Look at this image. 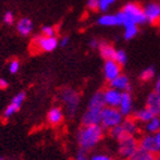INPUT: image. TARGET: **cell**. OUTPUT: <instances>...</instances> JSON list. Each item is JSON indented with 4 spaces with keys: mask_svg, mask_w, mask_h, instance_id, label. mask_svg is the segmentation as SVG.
Returning a JSON list of instances; mask_svg holds the SVG:
<instances>
[{
    "mask_svg": "<svg viewBox=\"0 0 160 160\" xmlns=\"http://www.w3.org/2000/svg\"><path fill=\"white\" fill-rule=\"evenodd\" d=\"M153 135H154L156 143H157V145H158V149H159V151H160V130L159 132H157L156 134H153Z\"/></svg>",
    "mask_w": 160,
    "mask_h": 160,
    "instance_id": "cell-38",
    "label": "cell"
},
{
    "mask_svg": "<svg viewBox=\"0 0 160 160\" xmlns=\"http://www.w3.org/2000/svg\"><path fill=\"white\" fill-rule=\"evenodd\" d=\"M123 121V116L118 108L105 107L101 114V126L104 129H112Z\"/></svg>",
    "mask_w": 160,
    "mask_h": 160,
    "instance_id": "cell-3",
    "label": "cell"
},
{
    "mask_svg": "<svg viewBox=\"0 0 160 160\" xmlns=\"http://www.w3.org/2000/svg\"><path fill=\"white\" fill-rule=\"evenodd\" d=\"M3 22L7 24V25H10V24L14 23V15L12 12H7L3 16Z\"/></svg>",
    "mask_w": 160,
    "mask_h": 160,
    "instance_id": "cell-34",
    "label": "cell"
},
{
    "mask_svg": "<svg viewBox=\"0 0 160 160\" xmlns=\"http://www.w3.org/2000/svg\"><path fill=\"white\" fill-rule=\"evenodd\" d=\"M156 90L154 92H157L158 94H160V74H159V77H158V80H157V82H156Z\"/></svg>",
    "mask_w": 160,
    "mask_h": 160,
    "instance_id": "cell-41",
    "label": "cell"
},
{
    "mask_svg": "<svg viewBox=\"0 0 160 160\" xmlns=\"http://www.w3.org/2000/svg\"><path fill=\"white\" fill-rule=\"evenodd\" d=\"M87 6L92 10H97L100 8V0H88Z\"/></svg>",
    "mask_w": 160,
    "mask_h": 160,
    "instance_id": "cell-33",
    "label": "cell"
},
{
    "mask_svg": "<svg viewBox=\"0 0 160 160\" xmlns=\"http://www.w3.org/2000/svg\"><path fill=\"white\" fill-rule=\"evenodd\" d=\"M114 1L116 0H100V8H98V10H101V12H107L109 9V7L112 3H114Z\"/></svg>",
    "mask_w": 160,
    "mask_h": 160,
    "instance_id": "cell-31",
    "label": "cell"
},
{
    "mask_svg": "<svg viewBox=\"0 0 160 160\" xmlns=\"http://www.w3.org/2000/svg\"><path fill=\"white\" fill-rule=\"evenodd\" d=\"M160 130V117L154 116L151 120L145 123V132L148 134H156Z\"/></svg>",
    "mask_w": 160,
    "mask_h": 160,
    "instance_id": "cell-23",
    "label": "cell"
},
{
    "mask_svg": "<svg viewBox=\"0 0 160 160\" xmlns=\"http://www.w3.org/2000/svg\"><path fill=\"white\" fill-rule=\"evenodd\" d=\"M138 147L153 154H157L158 152H160L157 143H156V140H154L153 134H147V135L141 137V140L138 141Z\"/></svg>",
    "mask_w": 160,
    "mask_h": 160,
    "instance_id": "cell-11",
    "label": "cell"
},
{
    "mask_svg": "<svg viewBox=\"0 0 160 160\" xmlns=\"http://www.w3.org/2000/svg\"><path fill=\"white\" fill-rule=\"evenodd\" d=\"M129 160H156V154L138 148L136 152L129 158Z\"/></svg>",
    "mask_w": 160,
    "mask_h": 160,
    "instance_id": "cell-22",
    "label": "cell"
},
{
    "mask_svg": "<svg viewBox=\"0 0 160 160\" xmlns=\"http://www.w3.org/2000/svg\"><path fill=\"white\" fill-rule=\"evenodd\" d=\"M122 14H123V27L130 25V24H144L147 23V17L144 14L143 8H141L140 5H137L135 2H129L125 5L122 8Z\"/></svg>",
    "mask_w": 160,
    "mask_h": 160,
    "instance_id": "cell-2",
    "label": "cell"
},
{
    "mask_svg": "<svg viewBox=\"0 0 160 160\" xmlns=\"http://www.w3.org/2000/svg\"><path fill=\"white\" fill-rule=\"evenodd\" d=\"M104 135V128L101 125L83 126L80 128L77 135L78 144L82 151H88L96 147Z\"/></svg>",
    "mask_w": 160,
    "mask_h": 160,
    "instance_id": "cell-1",
    "label": "cell"
},
{
    "mask_svg": "<svg viewBox=\"0 0 160 160\" xmlns=\"http://www.w3.org/2000/svg\"><path fill=\"white\" fill-rule=\"evenodd\" d=\"M97 23L102 27H114V25H119V20H118L117 14H105L97 20Z\"/></svg>",
    "mask_w": 160,
    "mask_h": 160,
    "instance_id": "cell-18",
    "label": "cell"
},
{
    "mask_svg": "<svg viewBox=\"0 0 160 160\" xmlns=\"http://www.w3.org/2000/svg\"><path fill=\"white\" fill-rule=\"evenodd\" d=\"M32 45L37 52H53L58 46V40L56 37H45L39 36L33 39Z\"/></svg>",
    "mask_w": 160,
    "mask_h": 160,
    "instance_id": "cell-6",
    "label": "cell"
},
{
    "mask_svg": "<svg viewBox=\"0 0 160 160\" xmlns=\"http://www.w3.org/2000/svg\"><path fill=\"white\" fill-rule=\"evenodd\" d=\"M147 108L154 114L160 117V94L152 92L147 98Z\"/></svg>",
    "mask_w": 160,
    "mask_h": 160,
    "instance_id": "cell-13",
    "label": "cell"
},
{
    "mask_svg": "<svg viewBox=\"0 0 160 160\" xmlns=\"http://www.w3.org/2000/svg\"><path fill=\"white\" fill-rule=\"evenodd\" d=\"M20 69V62L17 60H13L9 63V72L10 73H16L17 71Z\"/></svg>",
    "mask_w": 160,
    "mask_h": 160,
    "instance_id": "cell-32",
    "label": "cell"
},
{
    "mask_svg": "<svg viewBox=\"0 0 160 160\" xmlns=\"http://www.w3.org/2000/svg\"><path fill=\"white\" fill-rule=\"evenodd\" d=\"M110 87L114 88V89L120 90V92H129L130 90V83L128 77L120 74L119 77H117L116 79H113L112 81H110Z\"/></svg>",
    "mask_w": 160,
    "mask_h": 160,
    "instance_id": "cell-14",
    "label": "cell"
},
{
    "mask_svg": "<svg viewBox=\"0 0 160 160\" xmlns=\"http://www.w3.org/2000/svg\"><path fill=\"white\" fill-rule=\"evenodd\" d=\"M61 100L65 105L67 113L70 117H73L74 114L77 113L78 107H79V94L72 88H64L61 90Z\"/></svg>",
    "mask_w": 160,
    "mask_h": 160,
    "instance_id": "cell-4",
    "label": "cell"
},
{
    "mask_svg": "<svg viewBox=\"0 0 160 160\" xmlns=\"http://www.w3.org/2000/svg\"><path fill=\"white\" fill-rule=\"evenodd\" d=\"M18 110H20V108H17L15 104L10 103L9 105L6 108V110L3 111V117H5V118H10L14 113H16Z\"/></svg>",
    "mask_w": 160,
    "mask_h": 160,
    "instance_id": "cell-28",
    "label": "cell"
},
{
    "mask_svg": "<svg viewBox=\"0 0 160 160\" xmlns=\"http://www.w3.org/2000/svg\"><path fill=\"white\" fill-rule=\"evenodd\" d=\"M102 110L100 108H87L85 113L82 114L81 122L83 126H92V125H101V114Z\"/></svg>",
    "mask_w": 160,
    "mask_h": 160,
    "instance_id": "cell-7",
    "label": "cell"
},
{
    "mask_svg": "<svg viewBox=\"0 0 160 160\" xmlns=\"http://www.w3.org/2000/svg\"><path fill=\"white\" fill-rule=\"evenodd\" d=\"M32 29H33V24L29 18H21L17 23V31L22 36H29L32 32Z\"/></svg>",
    "mask_w": 160,
    "mask_h": 160,
    "instance_id": "cell-19",
    "label": "cell"
},
{
    "mask_svg": "<svg viewBox=\"0 0 160 160\" xmlns=\"http://www.w3.org/2000/svg\"><path fill=\"white\" fill-rule=\"evenodd\" d=\"M114 61L120 65H125L127 62V54L123 52L122 49H119L116 52V56H114Z\"/></svg>",
    "mask_w": 160,
    "mask_h": 160,
    "instance_id": "cell-27",
    "label": "cell"
},
{
    "mask_svg": "<svg viewBox=\"0 0 160 160\" xmlns=\"http://www.w3.org/2000/svg\"><path fill=\"white\" fill-rule=\"evenodd\" d=\"M8 87V82H7V80L5 79H0V89H5V88H7Z\"/></svg>",
    "mask_w": 160,
    "mask_h": 160,
    "instance_id": "cell-39",
    "label": "cell"
},
{
    "mask_svg": "<svg viewBox=\"0 0 160 160\" xmlns=\"http://www.w3.org/2000/svg\"><path fill=\"white\" fill-rule=\"evenodd\" d=\"M156 160H160V156H158V157H156Z\"/></svg>",
    "mask_w": 160,
    "mask_h": 160,
    "instance_id": "cell-42",
    "label": "cell"
},
{
    "mask_svg": "<svg viewBox=\"0 0 160 160\" xmlns=\"http://www.w3.org/2000/svg\"><path fill=\"white\" fill-rule=\"evenodd\" d=\"M119 142V154L123 159H128L133 156L138 149V141L136 140L135 136H130V135H126L125 137H122Z\"/></svg>",
    "mask_w": 160,
    "mask_h": 160,
    "instance_id": "cell-5",
    "label": "cell"
},
{
    "mask_svg": "<svg viewBox=\"0 0 160 160\" xmlns=\"http://www.w3.org/2000/svg\"><path fill=\"white\" fill-rule=\"evenodd\" d=\"M123 129H125V133L127 135H130V136H136L138 132H140V128H138V125H137V121L135 119H132V118H127L126 120H123L122 122Z\"/></svg>",
    "mask_w": 160,
    "mask_h": 160,
    "instance_id": "cell-16",
    "label": "cell"
},
{
    "mask_svg": "<svg viewBox=\"0 0 160 160\" xmlns=\"http://www.w3.org/2000/svg\"><path fill=\"white\" fill-rule=\"evenodd\" d=\"M121 72V65L118 64L114 60H107L104 63V77L110 82L117 77H119Z\"/></svg>",
    "mask_w": 160,
    "mask_h": 160,
    "instance_id": "cell-10",
    "label": "cell"
},
{
    "mask_svg": "<svg viewBox=\"0 0 160 160\" xmlns=\"http://www.w3.org/2000/svg\"><path fill=\"white\" fill-rule=\"evenodd\" d=\"M104 94V102H105V107L110 108H119L120 102H121V97H122V92L117 90L110 87L103 92Z\"/></svg>",
    "mask_w": 160,
    "mask_h": 160,
    "instance_id": "cell-8",
    "label": "cell"
},
{
    "mask_svg": "<svg viewBox=\"0 0 160 160\" xmlns=\"http://www.w3.org/2000/svg\"><path fill=\"white\" fill-rule=\"evenodd\" d=\"M88 107L89 108H100L104 109L105 108V102H104V94L103 92H97L90 97L89 102H88Z\"/></svg>",
    "mask_w": 160,
    "mask_h": 160,
    "instance_id": "cell-20",
    "label": "cell"
},
{
    "mask_svg": "<svg viewBox=\"0 0 160 160\" xmlns=\"http://www.w3.org/2000/svg\"><path fill=\"white\" fill-rule=\"evenodd\" d=\"M90 160H112L109 156H105V154H95L90 158Z\"/></svg>",
    "mask_w": 160,
    "mask_h": 160,
    "instance_id": "cell-35",
    "label": "cell"
},
{
    "mask_svg": "<svg viewBox=\"0 0 160 160\" xmlns=\"http://www.w3.org/2000/svg\"><path fill=\"white\" fill-rule=\"evenodd\" d=\"M41 34L45 36V37H55V34H56V30L54 29L53 27H43L41 29Z\"/></svg>",
    "mask_w": 160,
    "mask_h": 160,
    "instance_id": "cell-30",
    "label": "cell"
},
{
    "mask_svg": "<svg viewBox=\"0 0 160 160\" xmlns=\"http://www.w3.org/2000/svg\"><path fill=\"white\" fill-rule=\"evenodd\" d=\"M153 117L154 114L148 108L141 109V110L136 111L135 114H134V119L136 120V121H140V122H144V123H147L149 120H151Z\"/></svg>",
    "mask_w": 160,
    "mask_h": 160,
    "instance_id": "cell-21",
    "label": "cell"
},
{
    "mask_svg": "<svg viewBox=\"0 0 160 160\" xmlns=\"http://www.w3.org/2000/svg\"><path fill=\"white\" fill-rule=\"evenodd\" d=\"M119 111L121 112L123 117H128L132 111H133V98L132 95L129 94V92H123L122 97H121V102L119 105Z\"/></svg>",
    "mask_w": 160,
    "mask_h": 160,
    "instance_id": "cell-12",
    "label": "cell"
},
{
    "mask_svg": "<svg viewBox=\"0 0 160 160\" xmlns=\"http://www.w3.org/2000/svg\"><path fill=\"white\" fill-rule=\"evenodd\" d=\"M98 49H100L101 56L103 57L105 61L107 60H114V56H116V52H117V50L114 49V47L111 46L110 43H107V42L100 43Z\"/></svg>",
    "mask_w": 160,
    "mask_h": 160,
    "instance_id": "cell-17",
    "label": "cell"
},
{
    "mask_svg": "<svg viewBox=\"0 0 160 160\" xmlns=\"http://www.w3.org/2000/svg\"><path fill=\"white\" fill-rule=\"evenodd\" d=\"M154 74H156L154 68L149 67L142 71V73H141V79L143 80V81H149V80H151L154 77Z\"/></svg>",
    "mask_w": 160,
    "mask_h": 160,
    "instance_id": "cell-26",
    "label": "cell"
},
{
    "mask_svg": "<svg viewBox=\"0 0 160 160\" xmlns=\"http://www.w3.org/2000/svg\"><path fill=\"white\" fill-rule=\"evenodd\" d=\"M110 135L113 137L114 140L120 141L121 138H122V137L126 136L127 134L125 133V129H123L122 125L120 123V125H118V126L113 127L112 129H110Z\"/></svg>",
    "mask_w": 160,
    "mask_h": 160,
    "instance_id": "cell-25",
    "label": "cell"
},
{
    "mask_svg": "<svg viewBox=\"0 0 160 160\" xmlns=\"http://www.w3.org/2000/svg\"><path fill=\"white\" fill-rule=\"evenodd\" d=\"M76 160H89L88 158H87L86 156V152L82 150L79 151V153L77 154V157H76Z\"/></svg>",
    "mask_w": 160,
    "mask_h": 160,
    "instance_id": "cell-36",
    "label": "cell"
},
{
    "mask_svg": "<svg viewBox=\"0 0 160 160\" xmlns=\"http://www.w3.org/2000/svg\"><path fill=\"white\" fill-rule=\"evenodd\" d=\"M89 46L95 49V48H98V46H100V42H98L96 39H93V40H90V41H89Z\"/></svg>",
    "mask_w": 160,
    "mask_h": 160,
    "instance_id": "cell-37",
    "label": "cell"
},
{
    "mask_svg": "<svg viewBox=\"0 0 160 160\" xmlns=\"http://www.w3.org/2000/svg\"><path fill=\"white\" fill-rule=\"evenodd\" d=\"M24 100H25V93L21 92V93L16 94V95L14 96V98L12 100V102H10V103L15 104L17 108H21V105H22V103L24 102Z\"/></svg>",
    "mask_w": 160,
    "mask_h": 160,
    "instance_id": "cell-29",
    "label": "cell"
},
{
    "mask_svg": "<svg viewBox=\"0 0 160 160\" xmlns=\"http://www.w3.org/2000/svg\"><path fill=\"white\" fill-rule=\"evenodd\" d=\"M69 41H70V38L69 37H64L62 38V40H61V45H62V47H65L69 43Z\"/></svg>",
    "mask_w": 160,
    "mask_h": 160,
    "instance_id": "cell-40",
    "label": "cell"
},
{
    "mask_svg": "<svg viewBox=\"0 0 160 160\" xmlns=\"http://www.w3.org/2000/svg\"><path fill=\"white\" fill-rule=\"evenodd\" d=\"M147 21L151 24L160 23V3L150 2L143 8Z\"/></svg>",
    "mask_w": 160,
    "mask_h": 160,
    "instance_id": "cell-9",
    "label": "cell"
},
{
    "mask_svg": "<svg viewBox=\"0 0 160 160\" xmlns=\"http://www.w3.org/2000/svg\"><path fill=\"white\" fill-rule=\"evenodd\" d=\"M0 160H5V158H3V157H1V156H0Z\"/></svg>",
    "mask_w": 160,
    "mask_h": 160,
    "instance_id": "cell-43",
    "label": "cell"
},
{
    "mask_svg": "<svg viewBox=\"0 0 160 160\" xmlns=\"http://www.w3.org/2000/svg\"><path fill=\"white\" fill-rule=\"evenodd\" d=\"M138 33V28L136 24H130L125 27V33H123V38L126 40H130L136 37V34Z\"/></svg>",
    "mask_w": 160,
    "mask_h": 160,
    "instance_id": "cell-24",
    "label": "cell"
},
{
    "mask_svg": "<svg viewBox=\"0 0 160 160\" xmlns=\"http://www.w3.org/2000/svg\"><path fill=\"white\" fill-rule=\"evenodd\" d=\"M47 119H48V121H49L50 125H53V126H57V125H60L64 119L63 110H62L60 107H53L49 110V112H48Z\"/></svg>",
    "mask_w": 160,
    "mask_h": 160,
    "instance_id": "cell-15",
    "label": "cell"
}]
</instances>
